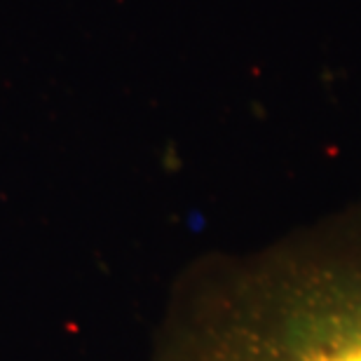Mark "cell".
<instances>
[{
	"mask_svg": "<svg viewBox=\"0 0 361 361\" xmlns=\"http://www.w3.org/2000/svg\"><path fill=\"white\" fill-rule=\"evenodd\" d=\"M153 361H361V209L190 265Z\"/></svg>",
	"mask_w": 361,
	"mask_h": 361,
	"instance_id": "cell-1",
	"label": "cell"
}]
</instances>
